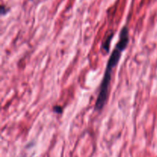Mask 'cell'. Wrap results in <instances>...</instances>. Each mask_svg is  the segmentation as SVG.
<instances>
[{
    "instance_id": "obj_1",
    "label": "cell",
    "mask_w": 157,
    "mask_h": 157,
    "mask_svg": "<svg viewBox=\"0 0 157 157\" xmlns=\"http://www.w3.org/2000/svg\"><path fill=\"white\" fill-rule=\"evenodd\" d=\"M129 42V32L127 26H124L121 29V34H120V39L117 44L116 47L112 52L110 58H109L108 62L107 64L105 72H104V78L101 82V86H100L99 93H98V98H97L96 103H95V110L101 111L105 106L106 102L108 98V91L109 85H110V80H111L112 72L115 66L119 62L120 58L121 56V52L126 49L127 44Z\"/></svg>"
}]
</instances>
